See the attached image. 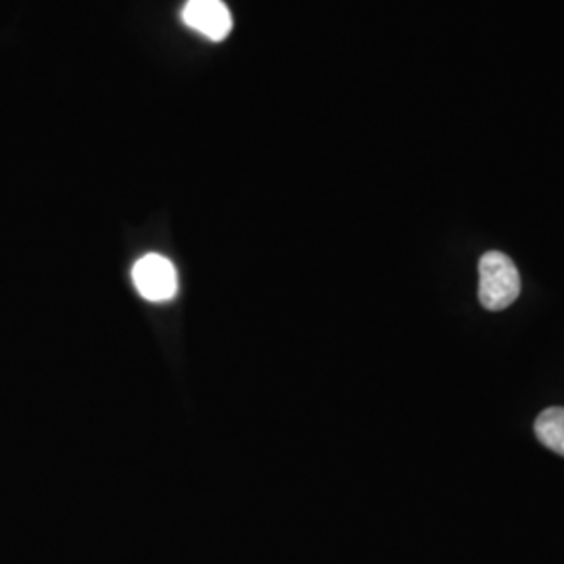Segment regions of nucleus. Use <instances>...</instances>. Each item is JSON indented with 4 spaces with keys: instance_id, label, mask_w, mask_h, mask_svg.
<instances>
[{
    "instance_id": "1",
    "label": "nucleus",
    "mask_w": 564,
    "mask_h": 564,
    "mask_svg": "<svg viewBox=\"0 0 564 564\" xmlns=\"http://www.w3.org/2000/svg\"><path fill=\"white\" fill-rule=\"evenodd\" d=\"M479 302L489 312H502L521 295V274L502 251H487L479 260Z\"/></svg>"
},
{
    "instance_id": "4",
    "label": "nucleus",
    "mask_w": 564,
    "mask_h": 564,
    "mask_svg": "<svg viewBox=\"0 0 564 564\" xmlns=\"http://www.w3.org/2000/svg\"><path fill=\"white\" fill-rule=\"evenodd\" d=\"M535 435L542 444L552 449L554 454L564 458V408L552 405L545 408L544 412L535 421Z\"/></svg>"
},
{
    "instance_id": "3",
    "label": "nucleus",
    "mask_w": 564,
    "mask_h": 564,
    "mask_svg": "<svg viewBox=\"0 0 564 564\" xmlns=\"http://www.w3.org/2000/svg\"><path fill=\"white\" fill-rule=\"evenodd\" d=\"M182 21L212 42L226 41L232 32V15L223 0H188L182 9Z\"/></svg>"
},
{
    "instance_id": "2",
    "label": "nucleus",
    "mask_w": 564,
    "mask_h": 564,
    "mask_svg": "<svg viewBox=\"0 0 564 564\" xmlns=\"http://www.w3.org/2000/svg\"><path fill=\"white\" fill-rule=\"evenodd\" d=\"M132 282L147 302L165 303L178 295L176 265L160 253L142 256L132 265Z\"/></svg>"
}]
</instances>
